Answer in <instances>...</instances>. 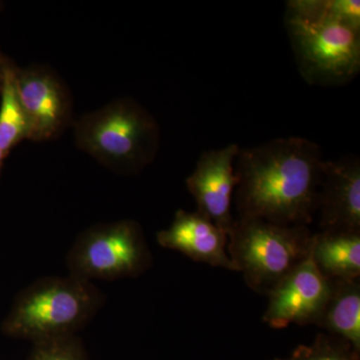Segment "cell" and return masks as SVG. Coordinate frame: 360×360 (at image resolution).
Wrapping results in <instances>:
<instances>
[{"label":"cell","mask_w":360,"mask_h":360,"mask_svg":"<svg viewBox=\"0 0 360 360\" xmlns=\"http://www.w3.org/2000/svg\"><path fill=\"white\" fill-rule=\"evenodd\" d=\"M284 25L307 84L340 86L360 72V32L326 13V0L286 2Z\"/></svg>","instance_id":"7a4b0ae2"},{"label":"cell","mask_w":360,"mask_h":360,"mask_svg":"<svg viewBox=\"0 0 360 360\" xmlns=\"http://www.w3.org/2000/svg\"><path fill=\"white\" fill-rule=\"evenodd\" d=\"M8 63L9 59L6 58L0 51V90H1L2 84H4V75H6V66Z\"/></svg>","instance_id":"ac0fdd59"},{"label":"cell","mask_w":360,"mask_h":360,"mask_svg":"<svg viewBox=\"0 0 360 360\" xmlns=\"http://www.w3.org/2000/svg\"><path fill=\"white\" fill-rule=\"evenodd\" d=\"M323 161L319 144L302 137L239 149L233 195L238 217L309 226L316 215Z\"/></svg>","instance_id":"6da1fadb"},{"label":"cell","mask_w":360,"mask_h":360,"mask_svg":"<svg viewBox=\"0 0 360 360\" xmlns=\"http://www.w3.org/2000/svg\"><path fill=\"white\" fill-rule=\"evenodd\" d=\"M276 360H359V352L347 341L321 333L311 345H300L290 356Z\"/></svg>","instance_id":"9a60e30c"},{"label":"cell","mask_w":360,"mask_h":360,"mask_svg":"<svg viewBox=\"0 0 360 360\" xmlns=\"http://www.w3.org/2000/svg\"><path fill=\"white\" fill-rule=\"evenodd\" d=\"M312 238L314 233L307 225L238 217L229 234L227 252L251 290L267 295L310 257Z\"/></svg>","instance_id":"5b68a950"},{"label":"cell","mask_w":360,"mask_h":360,"mask_svg":"<svg viewBox=\"0 0 360 360\" xmlns=\"http://www.w3.org/2000/svg\"><path fill=\"white\" fill-rule=\"evenodd\" d=\"M73 127L77 148L120 174L141 172L155 160L160 148L155 118L129 98L86 113Z\"/></svg>","instance_id":"3957f363"},{"label":"cell","mask_w":360,"mask_h":360,"mask_svg":"<svg viewBox=\"0 0 360 360\" xmlns=\"http://www.w3.org/2000/svg\"><path fill=\"white\" fill-rule=\"evenodd\" d=\"M103 292L80 277H45L26 288L4 323L11 335L35 342L73 336L101 309Z\"/></svg>","instance_id":"277c9868"},{"label":"cell","mask_w":360,"mask_h":360,"mask_svg":"<svg viewBox=\"0 0 360 360\" xmlns=\"http://www.w3.org/2000/svg\"><path fill=\"white\" fill-rule=\"evenodd\" d=\"M151 264L141 226L134 220L90 227L78 236L68 255L71 276L89 281L137 277Z\"/></svg>","instance_id":"8992f818"},{"label":"cell","mask_w":360,"mask_h":360,"mask_svg":"<svg viewBox=\"0 0 360 360\" xmlns=\"http://www.w3.org/2000/svg\"><path fill=\"white\" fill-rule=\"evenodd\" d=\"M13 70V61L9 60L0 90V149L6 153L30 137L27 120L14 84Z\"/></svg>","instance_id":"5bb4252c"},{"label":"cell","mask_w":360,"mask_h":360,"mask_svg":"<svg viewBox=\"0 0 360 360\" xmlns=\"http://www.w3.org/2000/svg\"><path fill=\"white\" fill-rule=\"evenodd\" d=\"M158 243L194 262L236 271L227 252L229 236L198 212L177 210L170 226L158 232Z\"/></svg>","instance_id":"8fae6325"},{"label":"cell","mask_w":360,"mask_h":360,"mask_svg":"<svg viewBox=\"0 0 360 360\" xmlns=\"http://www.w3.org/2000/svg\"><path fill=\"white\" fill-rule=\"evenodd\" d=\"M13 77L30 127L28 141H53L75 123L70 89L51 68L14 65Z\"/></svg>","instance_id":"52a82bcc"},{"label":"cell","mask_w":360,"mask_h":360,"mask_svg":"<svg viewBox=\"0 0 360 360\" xmlns=\"http://www.w3.org/2000/svg\"><path fill=\"white\" fill-rule=\"evenodd\" d=\"M311 258L328 281L360 278V232L319 231L314 233Z\"/></svg>","instance_id":"7c38bea8"},{"label":"cell","mask_w":360,"mask_h":360,"mask_svg":"<svg viewBox=\"0 0 360 360\" xmlns=\"http://www.w3.org/2000/svg\"><path fill=\"white\" fill-rule=\"evenodd\" d=\"M33 360H82L73 336L39 341Z\"/></svg>","instance_id":"2e32d148"},{"label":"cell","mask_w":360,"mask_h":360,"mask_svg":"<svg viewBox=\"0 0 360 360\" xmlns=\"http://www.w3.org/2000/svg\"><path fill=\"white\" fill-rule=\"evenodd\" d=\"M7 155H8V153L0 149V172H1L2 167H4V161L6 160Z\"/></svg>","instance_id":"d6986e66"},{"label":"cell","mask_w":360,"mask_h":360,"mask_svg":"<svg viewBox=\"0 0 360 360\" xmlns=\"http://www.w3.org/2000/svg\"><path fill=\"white\" fill-rule=\"evenodd\" d=\"M238 144L205 151L196 163L195 169L186 179V186L198 205V212L229 236L236 217L231 206L238 179L236 161Z\"/></svg>","instance_id":"9c48e42d"},{"label":"cell","mask_w":360,"mask_h":360,"mask_svg":"<svg viewBox=\"0 0 360 360\" xmlns=\"http://www.w3.org/2000/svg\"><path fill=\"white\" fill-rule=\"evenodd\" d=\"M326 13L335 20L360 32L359 0H326Z\"/></svg>","instance_id":"e0dca14e"},{"label":"cell","mask_w":360,"mask_h":360,"mask_svg":"<svg viewBox=\"0 0 360 360\" xmlns=\"http://www.w3.org/2000/svg\"><path fill=\"white\" fill-rule=\"evenodd\" d=\"M315 326L360 350V278L333 281V290Z\"/></svg>","instance_id":"4fadbf2b"},{"label":"cell","mask_w":360,"mask_h":360,"mask_svg":"<svg viewBox=\"0 0 360 360\" xmlns=\"http://www.w3.org/2000/svg\"><path fill=\"white\" fill-rule=\"evenodd\" d=\"M321 231L360 232V162L356 156L322 165L316 214Z\"/></svg>","instance_id":"30bf717a"},{"label":"cell","mask_w":360,"mask_h":360,"mask_svg":"<svg viewBox=\"0 0 360 360\" xmlns=\"http://www.w3.org/2000/svg\"><path fill=\"white\" fill-rule=\"evenodd\" d=\"M333 290V281L326 278L310 257L284 277L267 295L269 303L264 321L281 329L290 324H316Z\"/></svg>","instance_id":"ba28073f"},{"label":"cell","mask_w":360,"mask_h":360,"mask_svg":"<svg viewBox=\"0 0 360 360\" xmlns=\"http://www.w3.org/2000/svg\"><path fill=\"white\" fill-rule=\"evenodd\" d=\"M1 7H2V2L0 1V8H1Z\"/></svg>","instance_id":"ffe728a7"}]
</instances>
